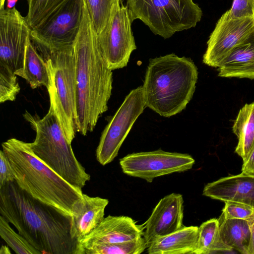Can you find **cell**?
I'll use <instances>...</instances> for the list:
<instances>
[{"instance_id": "6da1fadb", "label": "cell", "mask_w": 254, "mask_h": 254, "mask_svg": "<svg viewBox=\"0 0 254 254\" xmlns=\"http://www.w3.org/2000/svg\"><path fill=\"white\" fill-rule=\"evenodd\" d=\"M0 213L40 254H82L71 217L33 198L14 182L0 188Z\"/></svg>"}, {"instance_id": "7a4b0ae2", "label": "cell", "mask_w": 254, "mask_h": 254, "mask_svg": "<svg viewBox=\"0 0 254 254\" xmlns=\"http://www.w3.org/2000/svg\"><path fill=\"white\" fill-rule=\"evenodd\" d=\"M77 92V132L83 135L94 129L108 110L113 73L107 65L86 3L73 46Z\"/></svg>"}, {"instance_id": "3957f363", "label": "cell", "mask_w": 254, "mask_h": 254, "mask_svg": "<svg viewBox=\"0 0 254 254\" xmlns=\"http://www.w3.org/2000/svg\"><path fill=\"white\" fill-rule=\"evenodd\" d=\"M17 186L33 198L63 213L72 215L83 193L66 182L33 153L30 143L11 138L1 144Z\"/></svg>"}, {"instance_id": "277c9868", "label": "cell", "mask_w": 254, "mask_h": 254, "mask_svg": "<svg viewBox=\"0 0 254 254\" xmlns=\"http://www.w3.org/2000/svg\"><path fill=\"white\" fill-rule=\"evenodd\" d=\"M197 78L190 58L170 54L150 59L142 86L146 107L164 117L181 112L192 98Z\"/></svg>"}, {"instance_id": "5b68a950", "label": "cell", "mask_w": 254, "mask_h": 254, "mask_svg": "<svg viewBox=\"0 0 254 254\" xmlns=\"http://www.w3.org/2000/svg\"><path fill=\"white\" fill-rule=\"evenodd\" d=\"M24 118L35 131L30 146L34 154L73 186L82 189L91 176L77 160L52 106L42 119L26 111Z\"/></svg>"}, {"instance_id": "8992f818", "label": "cell", "mask_w": 254, "mask_h": 254, "mask_svg": "<svg viewBox=\"0 0 254 254\" xmlns=\"http://www.w3.org/2000/svg\"><path fill=\"white\" fill-rule=\"evenodd\" d=\"M50 82L47 89L61 127L70 143L77 132V92L73 47L44 53Z\"/></svg>"}, {"instance_id": "52a82bcc", "label": "cell", "mask_w": 254, "mask_h": 254, "mask_svg": "<svg viewBox=\"0 0 254 254\" xmlns=\"http://www.w3.org/2000/svg\"><path fill=\"white\" fill-rule=\"evenodd\" d=\"M132 20L139 19L164 39L194 27L202 12L193 0H127Z\"/></svg>"}, {"instance_id": "ba28073f", "label": "cell", "mask_w": 254, "mask_h": 254, "mask_svg": "<svg viewBox=\"0 0 254 254\" xmlns=\"http://www.w3.org/2000/svg\"><path fill=\"white\" fill-rule=\"evenodd\" d=\"M84 7V0H64L31 29L32 41L44 53L73 47Z\"/></svg>"}, {"instance_id": "9c48e42d", "label": "cell", "mask_w": 254, "mask_h": 254, "mask_svg": "<svg viewBox=\"0 0 254 254\" xmlns=\"http://www.w3.org/2000/svg\"><path fill=\"white\" fill-rule=\"evenodd\" d=\"M133 20L122 0L114 3L108 21L97 35L108 68L113 70L127 65L131 53L137 47L131 30Z\"/></svg>"}, {"instance_id": "30bf717a", "label": "cell", "mask_w": 254, "mask_h": 254, "mask_svg": "<svg viewBox=\"0 0 254 254\" xmlns=\"http://www.w3.org/2000/svg\"><path fill=\"white\" fill-rule=\"evenodd\" d=\"M142 86L132 90L103 131L96 155L105 166L117 156L134 123L146 108Z\"/></svg>"}, {"instance_id": "8fae6325", "label": "cell", "mask_w": 254, "mask_h": 254, "mask_svg": "<svg viewBox=\"0 0 254 254\" xmlns=\"http://www.w3.org/2000/svg\"><path fill=\"white\" fill-rule=\"evenodd\" d=\"M30 31L15 7L0 9V70L16 75L22 71Z\"/></svg>"}, {"instance_id": "7c38bea8", "label": "cell", "mask_w": 254, "mask_h": 254, "mask_svg": "<svg viewBox=\"0 0 254 254\" xmlns=\"http://www.w3.org/2000/svg\"><path fill=\"white\" fill-rule=\"evenodd\" d=\"M195 163L189 154L170 152L162 149L127 154L120 159L126 175L151 183L158 177L190 170Z\"/></svg>"}, {"instance_id": "4fadbf2b", "label": "cell", "mask_w": 254, "mask_h": 254, "mask_svg": "<svg viewBox=\"0 0 254 254\" xmlns=\"http://www.w3.org/2000/svg\"><path fill=\"white\" fill-rule=\"evenodd\" d=\"M254 29V16L228 19L224 13L209 36L202 62L218 68L233 49Z\"/></svg>"}, {"instance_id": "5bb4252c", "label": "cell", "mask_w": 254, "mask_h": 254, "mask_svg": "<svg viewBox=\"0 0 254 254\" xmlns=\"http://www.w3.org/2000/svg\"><path fill=\"white\" fill-rule=\"evenodd\" d=\"M182 194L172 193L161 199L144 226L147 247L155 240L182 228L184 217Z\"/></svg>"}, {"instance_id": "9a60e30c", "label": "cell", "mask_w": 254, "mask_h": 254, "mask_svg": "<svg viewBox=\"0 0 254 254\" xmlns=\"http://www.w3.org/2000/svg\"><path fill=\"white\" fill-rule=\"evenodd\" d=\"M144 226L131 217L108 215L80 241V246L90 243L114 244L136 240L143 236Z\"/></svg>"}, {"instance_id": "2e32d148", "label": "cell", "mask_w": 254, "mask_h": 254, "mask_svg": "<svg viewBox=\"0 0 254 254\" xmlns=\"http://www.w3.org/2000/svg\"><path fill=\"white\" fill-rule=\"evenodd\" d=\"M202 194L224 202L236 201L254 207V177L241 173L208 183Z\"/></svg>"}, {"instance_id": "e0dca14e", "label": "cell", "mask_w": 254, "mask_h": 254, "mask_svg": "<svg viewBox=\"0 0 254 254\" xmlns=\"http://www.w3.org/2000/svg\"><path fill=\"white\" fill-rule=\"evenodd\" d=\"M108 199L83 193L74 206L71 216V236L79 243L90 234L104 218Z\"/></svg>"}, {"instance_id": "ac0fdd59", "label": "cell", "mask_w": 254, "mask_h": 254, "mask_svg": "<svg viewBox=\"0 0 254 254\" xmlns=\"http://www.w3.org/2000/svg\"><path fill=\"white\" fill-rule=\"evenodd\" d=\"M222 77L254 79V29L217 68Z\"/></svg>"}, {"instance_id": "d6986e66", "label": "cell", "mask_w": 254, "mask_h": 254, "mask_svg": "<svg viewBox=\"0 0 254 254\" xmlns=\"http://www.w3.org/2000/svg\"><path fill=\"white\" fill-rule=\"evenodd\" d=\"M198 227L183 226L171 234L153 241L147 247L149 254H193L196 249Z\"/></svg>"}, {"instance_id": "ffe728a7", "label": "cell", "mask_w": 254, "mask_h": 254, "mask_svg": "<svg viewBox=\"0 0 254 254\" xmlns=\"http://www.w3.org/2000/svg\"><path fill=\"white\" fill-rule=\"evenodd\" d=\"M232 131L238 139L235 152L244 161L254 146V102L246 104L240 109Z\"/></svg>"}, {"instance_id": "44dd1931", "label": "cell", "mask_w": 254, "mask_h": 254, "mask_svg": "<svg viewBox=\"0 0 254 254\" xmlns=\"http://www.w3.org/2000/svg\"><path fill=\"white\" fill-rule=\"evenodd\" d=\"M17 76L25 79L32 89L49 86L50 78L47 64L37 52L31 38L26 47L24 66Z\"/></svg>"}, {"instance_id": "7402d4cb", "label": "cell", "mask_w": 254, "mask_h": 254, "mask_svg": "<svg viewBox=\"0 0 254 254\" xmlns=\"http://www.w3.org/2000/svg\"><path fill=\"white\" fill-rule=\"evenodd\" d=\"M219 230L223 242L233 250L248 254L251 238L250 223L239 219L218 218Z\"/></svg>"}, {"instance_id": "603a6c76", "label": "cell", "mask_w": 254, "mask_h": 254, "mask_svg": "<svg viewBox=\"0 0 254 254\" xmlns=\"http://www.w3.org/2000/svg\"><path fill=\"white\" fill-rule=\"evenodd\" d=\"M218 219L212 218L198 227V239L194 254L231 252L233 250L223 241L220 234Z\"/></svg>"}, {"instance_id": "cb8c5ba5", "label": "cell", "mask_w": 254, "mask_h": 254, "mask_svg": "<svg viewBox=\"0 0 254 254\" xmlns=\"http://www.w3.org/2000/svg\"><path fill=\"white\" fill-rule=\"evenodd\" d=\"M82 254H140L147 247L143 237L114 244L93 243L81 245Z\"/></svg>"}, {"instance_id": "d4e9b609", "label": "cell", "mask_w": 254, "mask_h": 254, "mask_svg": "<svg viewBox=\"0 0 254 254\" xmlns=\"http://www.w3.org/2000/svg\"><path fill=\"white\" fill-rule=\"evenodd\" d=\"M0 236L16 254H40L22 235L12 229L9 223L1 215Z\"/></svg>"}, {"instance_id": "484cf974", "label": "cell", "mask_w": 254, "mask_h": 254, "mask_svg": "<svg viewBox=\"0 0 254 254\" xmlns=\"http://www.w3.org/2000/svg\"><path fill=\"white\" fill-rule=\"evenodd\" d=\"M116 0H84L97 35L105 27Z\"/></svg>"}, {"instance_id": "4316f807", "label": "cell", "mask_w": 254, "mask_h": 254, "mask_svg": "<svg viewBox=\"0 0 254 254\" xmlns=\"http://www.w3.org/2000/svg\"><path fill=\"white\" fill-rule=\"evenodd\" d=\"M64 0H27L28 12L26 20L31 29L38 24Z\"/></svg>"}, {"instance_id": "83f0119b", "label": "cell", "mask_w": 254, "mask_h": 254, "mask_svg": "<svg viewBox=\"0 0 254 254\" xmlns=\"http://www.w3.org/2000/svg\"><path fill=\"white\" fill-rule=\"evenodd\" d=\"M220 217L224 219H239L248 221L254 220V207L245 203L227 201Z\"/></svg>"}, {"instance_id": "f1b7e54d", "label": "cell", "mask_w": 254, "mask_h": 254, "mask_svg": "<svg viewBox=\"0 0 254 254\" xmlns=\"http://www.w3.org/2000/svg\"><path fill=\"white\" fill-rule=\"evenodd\" d=\"M20 90L15 74L0 71V103L13 101Z\"/></svg>"}, {"instance_id": "f546056e", "label": "cell", "mask_w": 254, "mask_h": 254, "mask_svg": "<svg viewBox=\"0 0 254 254\" xmlns=\"http://www.w3.org/2000/svg\"><path fill=\"white\" fill-rule=\"evenodd\" d=\"M228 19L254 16V0H234L231 8L224 13Z\"/></svg>"}, {"instance_id": "4dcf8cb0", "label": "cell", "mask_w": 254, "mask_h": 254, "mask_svg": "<svg viewBox=\"0 0 254 254\" xmlns=\"http://www.w3.org/2000/svg\"><path fill=\"white\" fill-rule=\"evenodd\" d=\"M15 181L9 161L3 150L0 152V188L6 184Z\"/></svg>"}, {"instance_id": "1f68e13d", "label": "cell", "mask_w": 254, "mask_h": 254, "mask_svg": "<svg viewBox=\"0 0 254 254\" xmlns=\"http://www.w3.org/2000/svg\"><path fill=\"white\" fill-rule=\"evenodd\" d=\"M242 173L254 177V146L246 160L243 161Z\"/></svg>"}, {"instance_id": "d6a6232c", "label": "cell", "mask_w": 254, "mask_h": 254, "mask_svg": "<svg viewBox=\"0 0 254 254\" xmlns=\"http://www.w3.org/2000/svg\"><path fill=\"white\" fill-rule=\"evenodd\" d=\"M251 238L249 246L248 254H254V220L250 223Z\"/></svg>"}, {"instance_id": "836d02e7", "label": "cell", "mask_w": 254, "mask_h": 254, "mask_svg": "<svg viewBox=\"0 0 254 254\" xmlns=\"http://www.w3.org/2000/svg\"><path fill=\"white\" fill-rule=\"evenodd\" d=\"M8 247V246L2 245L0 249V254H11V253Z\"/></svg>"}, {"instance_id": "e575fe53", "label": "cell", "mask_w": 254, "mask_h": 254, "mask_svg": "<svg viewBox=\"0 0 254 254\" xmlns=\"http://www.w3.org/2000/svg\"><path fill=\"white\" fill-rule=\"evenodd\" d=\"M17 0H7V8H13L17 2Z\"/></svg>"}, {"instance_id": "d590c367", "label": "cell", "mask_w": 254, "mask_h": 254, "mask_svg": "<svg viewBox=\"0 0 254 254\" xmlns=\"http://www.w3.org/2000/svg\"><path fill=\"white\" fill-rule=\"evenodd\" d=\"M5 0H0V9L4 8V3Z\"/></svg>"}, {"instance_id": "8d00e7d4", "label": "cell", "mask_w": 254, "mask_h": 254, "mask_svg": "<svg viewBox=\"0 0 254 254\" xmlns=\"http://www.w3.org/2000/svg\"></svg>"}, {"instance_id": "74e56055", "label": "cell", "mask_w": 254, "mask_h": 254, "mask_svg": "<svg viewBox=\"0 0 254 254\" xmlns=\"http://www.w3.org/2000/svg\"></svg>"}]
</instances>
